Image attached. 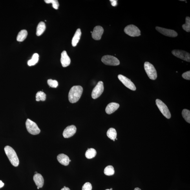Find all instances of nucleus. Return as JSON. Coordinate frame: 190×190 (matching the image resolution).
Here are the masks:
<instances>
[{"instance_id":"obj_32","label":"nucleus","mask_w":190,"mask_h":190,"mask_svg":"<svg viewBox=\"0 0 190 190\" xmlns=\"http://www.w3.org/2000/svg\"><path fill=\"white\" fill-rule=\"evenodd\" d=\"M112 5L114 6H115L117 5V1H114V0H111Z\"/></svg>"},{"instance_id":"obj_17","label":"nucleus","mask_w":190,"mask_h":190,"mask_svg":"<svg viewBox=\"0 0 190 190\" xmlns=\"http://www.w3.org/2000/svg\"><path fill=\"white\" fill-rule=\"evenodd\" d=\"M33 179L35 184L39 188L43 187L44 183V180L43 176L41 174L37 173L35 174Z\"/></svg>"},{"instance_id":"obj_12","label":"nucleus","mask_w":190,"mask_h":190,"mask_svg":"<svg viewBox=\"0 0 190 190\" xmlns=\"http://www.w3.org/2000/svg\"><path fill=\"white\" fill-rule=\"evenodd\" d=\"M104 30L102 27L100 26H97L93 29L92 33V38L96 40H99L101 39L103 34Z\"/></svg>"},{"instance_id":"obj_20","label":"nucleus","mask_w":190,"mask_h":190,"mask_svg":"<svg viewBox=\"0 0 190 190\" xmlns=\"http://www.w3.org/2000/svg\"><path fill=\"white\" fill-rule=\"evenodd\" d=\"M107 135L111 140L115 141L117 136V131L115 129L113 128H110L107 132Z\"/></svg>"},{"instance_id":"obj_19","label":"nucleus","mask_w":190,"mask_h":190,"mask_svg":"<svg viewBox=\"0 0 190 190\" xmlns=\"http://www.w3.org/2000/svg\"><path fill=\"white\" fill-rule=\"evenodd\" d=\"M46 28L45 24L43 22H41L37 25L36 34L37 36H41L45 31Z\"/></svg>"},{"instance_id":"obj_33","label":"nucleus","mask_w":190,"mask_h":190,"mask_svg":"<svg viewBox=\"0 0 190 190\" xmlns=\"http://www.w3.org/2000/svg\"><path fill=\"white\" fill-rule=\"evenodd\" d=\"M4 183L2 181L0 180V188L3 187L4 186Z\"/></svg>"},{"instance_id":"obj_9","label":"nucleus","mask_w":190,"mask_h":190,"mask_svg":"<svg viewBox=\"0 0 190 190\" xmlns=\"http://www.w3.org/2000/svg\"><path fill=\"white\" fill-rule=\"evenodd\" d=\"M104 90L103 83L101 81H99L92 90V98L96 99L99 98L102 94Z\"/></svg>"},{"instance_id":"obj_27","label":"nucleus","mask_w":190,"mask_h":190,"mask_svg":"<svg viewBox=\"0 0 190 190\" xmlns=\"http://www.w3.org/2000/svg\"><path fill=\"white\" fill-rule=\"evenodd\" d=\"M182 27L183 29L187 32H190V18L189 17H187L185 18V23L182 25Z\"/></svg>"},{"instance_id":"obj_21","label":"nucleus","mask_w":190,"mask_h":190,"mask_svg":"<svg viewBox=\"0 0 190 190\" xmlns=\"http://www.w3.org/2000/svg\"><path fill=\"white\" fill-rule=\"evenodd\" d=\"M28 32L26 30H22L18 34L17 40L19 42H23L27 37Z\"/></svg>"},{"instance_id":"obj_1","label":"nucleus","mask_w":190,"mask_h":190,"mask_svg":"<svg viewBox=\"0 0 190 190\" xmlns=\"http://www.w3.org/2000/svg\"><path fill=\"white\" fill-rule=\"evenodd\" d=\"M83 90V88L81 86H73L70 89L68 94L70 102L74 103L78 101L82 94Z\"/></svg>"},{"instance_id":"obj_28","label":"nucleus","mask_w":190,"mask_h":190,"mask_svg":"<svg viewBox=\"0 0 190 190\" xmlns=\"http://www.w3.org/2000/svg\"><path fill=\"white\" fill-rule=\"evenodd\" d=\"M45 2L47 4L52 3L53 8L55 9H58L59 6V4L58 1H57V0H45Z\"/></svg>"},{"instance_id":"obj_15","label":"nucleus","mask_w":190,"mask_h":190,"mask_svg":"<svg viewBox=\"0 0 190 190\" xmlns=\"http://www.w3.org/2000/svg\"><path fill=\"white\" fill-rule=\"evenodd\" d=\"M119 105L116 103H111L108 104L106 108L105 111L107 114L113 113L118 109Z\"/></svg>"},{"instance_id":"obj_3","label":"nucleus","mask_w":190,"mask_h":190,"mask_svg":"<svg viewBox=\"0 0 190 190\" xmlns=\"http://www.w3.org/2000/svg\"><path fill=\"white\" fill-rule=\"evenodd\" d=\"M144 68L146 73L150 79L155 80L157 78L158 75L156 70L152 64L148 62H146L144 64Z\"/></svg>"},{"instance_id":"obj_6","label":"nucleus","mask_w":190,"mask_h":190,"mask_svg":"<svg viewBox=\"0 0 190 190\" xmlns=\"http://www.w3.org/2000/svg\"><path fill=\"white\" fill-rule=\"evenodd\" d=\"M124 31L126 34L131 37H137L141 35L140 30L136 26L132 24L127 26L124 29Z\"/></svg>"},{"instance_id":"obj_24","label":"nucleus","mask_w":190,"mask_h":190,"mask_svg":"<svg viewBox=\"0 0 190 190\" xmlns=\"http://www.w3.org/2000/svg\"><path fill=\"white\" fill-rule=\"evenodd\" d=\"M115 171L112 165H108L105 168L104 173L106 175L111 176L114 174Z\"/></svg>"},{"instance_id":"obj_8","label":"nucleus","mask_w":190,"mask_h":190,"mask_svg":"<svg viewBox=\"0 0 190 190\" xmlns=\"http://www.w3.org/2000/svg\"><path fill=\"white\" fill-rule=\"evenodd\" d=\"M172 53L174 56L183 60L190 62V54L189 53L184 50H174L172 51Z\"/></svg>"},{"instance_id":"obj_38","label":"nucleus","mask_w":190,"mask_h":190,"mask_svg":"<svg viewBox=\"0 0 190 190\" xmlns=\"http://www.w3.org/2000/svg\"><path fill=\"white\" fill-rule=\"evenodd\" d=\"M110 190H112V188H111V189H110Z\"/></svg>"},{"instance_id":"obj_14","label":"nucleus","mask_w":190,"mask_h":190,"mask_svg":"<svg viewBox=\"0 0 190 190\" xmlns=\"http://www.w3.org/2000/svg\"><path fill=\"white\" fill-rule=\"evenodd\" d=\"M61 62L63 67L69 66L70 63V59L66 51H63L61 54Z\"/></svg>"},{"instance_id":"obj_25","label":"nucleus","mask_w":190,"mask_h":190,"mask_svg":"<svg viewBox=\"0 0 190 190\" xmlns=\"http://www.w3.org/2000/svg\"><path fill=\"white\" fill-rule=\"evenodd\" d=\"M36 100L37 101H44L46 99V95L43 92L39 91L37 93L36 96Z\"/></svg>"},{"instance_id":"obj_23","label":"nucleus","mask_w":190,"mask_h":190,"mask_svg":"<svg viewBox=\"0 0 190 190\" xmlns=\"http://www.w3.org/2000/svg\"><path fill=\"white\" fill-rule=\"evenodd\" d=\"M97 154L96 150L93 148L88 149L86 152L85 156L88 159H91L96 156Z\"/></svg>"},{"instance_id":"obj_31","label":"nucleus","mask_w":190,"mask_h":190,"mask_svg":"<svg viewBox=\"0 0 190 190\" xmlns=\"http://www.w3.org/2000/svg\"><path fill=\"white\" fill-rule=\"evenodd\" d=\"M182 76L184 79L189 80H190V71H187L183 73L182 75Z\"/></svg>"},{"instance_id":"obj_26","label":"nucleus","mask_w":190,"mask_h":190,"mask_svg":"<svg viewBox=\"0 0 190 190\" xmlns=\"http://www.w3.org/2000/svg\"><path fill=\"white\" fill-rule=\"evenodd\" d=\"M182 116L187 123H190V111L189 110L186 109L183 110L182 111Z\"/></svg>"},{"instance_id":"obj_34","label":"nucleus","mask_w":190,"mask_h":190,"mask_svg":"<svg viewBox=\"0 0 190 190\" xmlns=\"http://www.w3.org/2000/svg\"><path fill=\"white\" fill-rule=\"evenodd\" d=\"M61 190H70L69 188L68 187H65L63 188L62 189H61Z\"/></svg>"},{"instance_id":"obj_5","label":"nucleus","mask_w":190,"mask_h":190,"mask_svg":"<svg viewBox=\"0 0 190 190\" xmlns=\"http://www.w3.org/2000/svg\"><path fill=\"white\" fill-rule=\"evenodd\" d=\"M156 105L163 115L167 119L171 118V114L167 105L159 99H156Z\"/></svg>"},{"instance_id":"obj_2","label":"nucleus","mask_w":190,"mask_h":190,"mask_svg":"<svg viewBox=\"0 0 190 190\" xmlns=\"http://www.w3.org/2000/svg\"><path fill=\"white\" fill-rule=\"evenodd\" d=\"M4 151L6 156L12 164L14 167H17L19 165V160L15 150L9 146H6Z\"/></svg>"},{"instance_id":"obj_11","label":"nucleus","mask_w":190,"mask_h":190,"mask_svg":"<svg viewBox=\"0 0 190 190\" xmlns=\"http://www.w3.org/2000/svg\"><path fill=\"white\" fill-rule=\"evenodd\" d=\"M156 29L159 32L165 36L175 37L177 36L178 35V33L174 30L167 29L159 26H156Z\"/></svg>"},{"instance_id":"obj_16","label":"nucleus","mask_w":190,"mask_h":190,"mask_svg":"<svg viewBox=\"0 0 190 190\" xmlns=\"http://www.w3.org/2000/svg\"><path fill=\"white\" fill-rule=\"evenodd\" d=\"M57 160L61 165L65 166H67L70 162L69 158L66 154H59L57 156Z\"/></svg>"},{"instance_id":"obj_40","label":"nucleus","mask_w":190,"mask_h":190,"mask_svg":"<svg viewBox=\"0 0 190 190\" xmlns=\"http://www.w3.org/2000/svg\"><path fill=\"white\" fill-rule=\"evenodd\" d=\"M71 160H70V162H71Z\"/></svg>"},{"instance_id":"obj_13","label":"nucleus","mask_w":190,"mask_h":190,"mask_svg":"<svg viewBox=\"0 0 190 190\" xmlns=\"http://www.w3.org/2000/svg\"><path fill=\"white\" fill-rule=\"evenodd\" d=\"M76 131V128L75 125L69 126L64 130L63 135L64 138H69L74 135Z\"/></svg>"},{"instance_id":"obj_7","label":"nucleus","mask_w":190,"mask_h":190,"mask_svg":"<svg viewBox=\"0 0 190 190\" xmlns=\"http://www.w3.org/2000/svg\"><path fill=\"white\" fill-rule=\"evenodd\" d=\"M101 61L104 64L107 65L116 66L120 64V61L117 58L109 55L103 56L101 59Z\"/></svg>"},{"instance_id":"obj_10","label":"nucleus","mask_w":190,"mask_h":190,"mask_svg":"<svg viewBox=\"0 0 190 190\" xmlns=\"http://www.w3.org/2000/svg\"><path fill=\"white\" fill-rule=\"evenodd\" d=\"M118 78L126 87L132 90H135L136 88L134 84L130 79L122 75H119Z\"/></svg>"},{"instance_id":"obj_39","label":"nucleus","mask_w":190,"mask_h":190,"mask_svg":"<svg viewBox=\"0 0 190 190\" xmlns=\"http://www.w3.org/2000/svg\"><path fill=\"white\" fill-rule=\"evenodd\" d=\"M110 190V189H106V190Z\"/></svg>"},{"instance_id":"obj_30","label":"nucleus","mask_w":190,"mask_h":190,"mask_svg":"<svg viewBox=\"0 0 190 190\" xmlns=\"http://www.w3.org/2000/svg\"><path fill=\"white\" fill-rule=\"evenodd\" d=\"M92 185L90 182H86L83 185L82 187V190H92Z\"/></svg>"},{"instance_id":"obj_18","label":"nucleus","mask_w":190,"mask_h":190,"mask_svg":"<svg viewBox=\"0 0 190 190\" xmlns=\"http://www.w3.org/2000/svg\"><path fill=\"white\" fill-rule=\"evenodd\" d=\"M81 32L80 29H78L76 31L72 39V44L73 47H76L80 39Z\"/></svg>"},{"instance_id":"obj_35","label":"nucleus","mask_w":190,"mask_h":190,"mask_svg":"<svg viewBox=\"0 0 190 190\" xmlns=\"http://www.w3.org/2000/svg\"><path fill=\"white\" fill-rule=\"evenodd\" d=\"M134 190H141L140 188H135Z\"/></svg>"},{"instance_id":"obj_36","label":"nucleus","mask_w":190,"mask_h":190,"mask_svg":"<svg viewBox=\"0 0 190 190\" xmlns=\"http://www.w3.org/2000/svg\"><path fill=\"white\" fill-rule=\"evenodd\" d=\"M35 173V174H37V172H36V171H35V173Z\"/></svg>"},{"instance_id":"obj_37","label":"nucleus","mask_w":190,"mask_h":190,"mask_svg":"<svg viewBox=\"0 0 190 190\" xmlns=\"http://www.w3.org/2000/svg\"><path fill=\"white\" fill-rule=\"evenodd\" d=\"M39 188L37 187V189H39Z\"/></svg>"},{"instance_id":"obj_4","label":"nucleus","mask_w":190,"mask_h":190,"mask_svg":"<svg viewBox=\"0 0 190 190\" xmlns=\"http://www.w3.org/2000/svg\"><path fill=\"white\" fill-rule=\"evenodd\" d=\"M25 124L26 129L30 134L32 135H37L39 134L40 132V130L36 124L30 120V119H27Z\"/></svg>"},{"instance_id":"obj_22","label":"nucleus","mask_w":190,"mask_h":190,"mask_svg":"<svg viewBox=\"0 0 190 190\" xmlns=\"http://www.w3.org/2000/svg\"><path fill=\"white\" fill-rule=\"evenodd\" d=\"M39 59V55L37 53H35L33 54L32 59L28 62V65L29 66H34L38 63Z\"/></svg>"},{"instance_id":"obj_29","label":"nucleus","mask_w":190,"mask_h":190,"mask_svg":"<svg viewBox=\"0 0 190 190\" xmlns=\"http://www.w3.org/2000/svg\"><path fill=\"white\" fill-rule=\"evenodd\" d=\"M48 85L50 87L52 88H56L58 86V83L56 80H53L50 79L48 80L47 81Z\"/></svg>"}]
</instances>
